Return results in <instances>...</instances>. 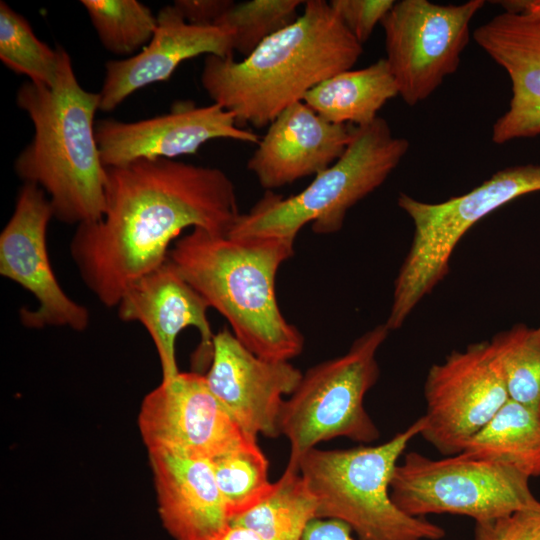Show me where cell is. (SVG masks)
I'll use <instances>...</instances> for the list:
<instances>
[{"instance_id":"22","label":"cell","mask_w":540,"mask_h":540,"mask_svg":"<svg viewBox=\"0 0 540 540\" xmlns=\"http://www.w3.org/2000/svg\"><path fill=\"white\" fill-rule=\"evenodd\" d=\"M461 453L540 477V414L508 400Z\"/></svg>"},{"instance_id":"2","label":"cell","mask_w":540,"mask_h":540,"mask_svg":"<svg viewBox=\"0 0 540 540\" xmlns=\"http://www.w3.org/2000/svg\"><path fill=\"white\" fill-rule=\"evenodd\" d=\"M300 16L241 61L207 55L201 84L240 128L260 129L326 79L351 69L363 47L325 0L304 2Z\"/></svg>"},{"instance_id":"14","label":"cell","mask_w":540,"mask_h":540,"mask_svg":"<svg viewBox=\"0 0 540 540\" xmlns=\"http://www.w3.org/2000/svg\"><path fill=\"white\" fill-rule=\"evenodd\" d=\"M96 138L106 168L195 154L213 139L259 142L257 134L238 127L234 115L218 104L198 106L190 100L176 101L168 113L139 121H98Z\"/></svg>"},{"instance_id":"10","label":"cell","mask_w":540,"mask_h":540,"mask_svg":"<svg viewBox=\"0 0 540 540\" xmlns=\"http://www.w3.org/2000/svg\"><path fill=\"white\" fill-rule=\"evenodd\" d=\"M484 5V0L447 5L395 1L381 25L385 59L407 105L425 101L457 71L470 39V23Z\"/></svg>"},{"instance_id":"29","label":"cell","mask_w":540,"mask_h":540,"mask_svg":"<svg viewBox=\"0 0 540 540\" xmlns=\"http://www.w3.org/2000/svg\"><path fill=\"white\" fill-rule=\"evenodd\" d=\"M393 0H331L329 5L341 23L361 44L393 7Z\"/></svg>"},{"instance_id":"23","label":"cell","mask_w":540,"mask_h":540,"mask_svg":"<svg viewBox=\"0 0 540 540\" xmlns=\"http://www.w3.org/2000/svg\"><path fill=\"white\" fill-rule=\"evenodd\" d=\"M316 512V499L303 477L285 469L263 500L230 523L252 529L263 540H301Z\"/></svg>"},{"instance_id":"32","label":"cell","mask_w":540,"mask_h":540,"mask_svg":"<svg viewBox=\"0 0 540 540\" xmlns=\"http://www.w3.org/2000/svg\"><path fill=\"white\" fill-rule=\"evenodd\" d=\"M352 530L345 523L334 519H314L306 528L301 540H354Z\"/></svg>"},{"instance_id":"3","label":"cell","mask_w":540,"mask_h":540,"mask_svg":"<svg viewBox=\"0 0 540 540\" xmlns=\"http://www.w3.org/2000/svg\"><path fill=\"white\" fill-rule=\"evenodd\" d=\"M294 242L235 238L196 227L173 243L168 259L248 350L289 361L303 351L304 337L282 314L275 285L280 266L294 255Z\"/></svg>"},{"instance_id":"15","label":"cell","mask_w":540,"mask_h":540,"mask_svg":"<svg viewBox=\"0 0 540 540\" xmlns=\"http://www.w3.org/2000/svg\"><path fill=\"white\" fill-rule=\"evenodd\" d=\"M204 376L245 435L276 438L283 397L295 391L303 373L289 361L258 357L224 327L214 336L213 358Z\"/></svg>"},{"instance_id":"12","label":"cell","mask_w":540,"mask_h":540,"mask_svg":"<svg viewBox=\"0 0 540 540\" xmlns=\"http://www.w3.org/2000/svg\"><path fill=\"white\" fill-rule=\"evenodd\" d=\"M151 452L212 460L247 437L208 387L204 374L179 372L145 396L138 416Z\"/></svg>"},{"instance_id":"28","label":"cell","mask_w":540,"mask_h":540,"mask_svg":"<svg viewBox=\"0 0 540 540\" xmlns=\"http://www.w3.org/2000/svg\"><path fill=\"white\" fill-rule=\"evenodd\" d=\"M301 0H250L234 3L216 26L229 30L233 49L248 56L265 39L292 24Z\"/></svg>"},{"instance_id":"25","label":"cell","mask_w":540,"mask_h":540,"mask_svg":"<svg viewBox=\"0 0 540 540\" xmlns=\"http://www.w3.org/2000/svg\"><path fill=\"white\" fill-rule=\"evenodd\" d=\"M209 462L231 519L256 506L273 487L268 477L269 462L256 438L247 437Z\"/></svg>"},{"instance_id":"5","label":"cell","mask_w":540,"mask_h":540,"mask_svg":"<svg viewBox=\"0 0 540 540\" xmlns=\"http://www.w3.org/2000/svg\"><path fill=\"white\" fill-rule=\"evenodd\" d=\"M424 426L420 416L379 445L307 451L298 470L316 499V519L341 521L359 540L443 539L446 532L441 526L404 513L390 495L394 470Z\"/></svg>"},{"instance_id":"4","label":"cell","mask_w":540,"mask_h":540,"mask_svg":"<svg viewBox=\"0 0 540 540\" xmlns=\"http://www.w3.org/2000/svg\"><path fill=\"white\" fill-rule=\"evenodd\" d=\"M16 102L34 128L31 142L15 161L17 175L44 191L57 220L77 226L100 220L107 168L94 123L99 93L80 85L69 54L61 48L56 82L46 86L27 81L18 89Z\"/></svg>"},{"instance_id":"33","label":"cell","mask_w":540,"mask_h":540,"mask_svg":"<svg viewBox=\"0 0 540 540\" xmlns=\"http://www.w3.org/2000/svg\"><path fill=\"white\" fill-rule=\"evenodd\" d=\"M212 540H263L252 529L230 523V525Z\"/></svg>"},{"instance_id":"24","label":"cell","mask_w":540,"mask_h":540,"mask_svg":"<svg viewBox=\"0 0 540 540\" xmlns=\"http://www.w3.org/2000/svg\"><path fill=\"white\" fill-rule=\"evenodd\" d=\"M509 400L540 414V333L516 324L488 341Z\"/></svg>"},{"instance_id":"31","label":"cell","mask_w":540,"mask_h":540,"mask_svg":"<svg viewBox=\"0 0 540 540\" xmlns=\"http://www.w3.org/2000/svg\"><path fill=\"white\" fill-rule=\"evenodd\" d=\"M234 3L232 0H175L173 6L187 23L212 26Z\"/></svg>"},{"instance_id":"27","label":"cell","mask_w":540,"mask_h":540,"mask_svg":"<svg viewBox=\"0 0 540 540\" xmlns=\"http://www.w3.org/2000/svg\"><path fill=\"white\" fill-rule=\"evenodd\" d=\"M0 59L29 81L52 86L57 79L61 47L52 49L34 34L28 21L0 2Z\"/></svg>"},{"instance_id":"34","label":"cell","mask_w":540,"mask_h":540,"mask_svg":"<svg viewBox=\"0 0 540 540\" xmlns=\"http://www.w3.org/2000/svg\"><path fill=\"white\" fill-rule=\"evenodd\" d=\"M500 3L505 8V11L540 17V0H515Z\"/></svg>"},{"instance_id":"11","label":"cell","mask_w":540,"mask_h":540,"mask_svg":"<svg viewBox=\"0 0 540 540\" xmlns=\"http://www.w3.org/2000/svg\"><path fill=\"white\" fill-rule=\"evenodd\" d=\"M420 436L444 456L459 454L509 400L488 341L451 352L430 367Z\"/></svg>"},{"instance_id":"18","label":"cell","mask_w":540,"mask_h":540,"mask_svg":"<svg viewBox=\"0 0 540 540\" xmlns=\"http://www.w3.org/2000/svg\"><path fill=\"white\" fill-rule=\"evenodd\" d=\"M476 44L511 80L509 107L493 124L492 141L540 136V17L505 11L477 27Z\"/></svg>"},{"instance_id":"1","label":"cell","mask_w":540,"mask_h":540,"mask_svg":"<svg viewBox=\"0 0 540 540\" xmlns=\"http://www.w3.org/2000/svg\"><path fill=\"white\" fill-rule=\"evenodd\" d=\"M240 215L222 170L140 159L107 168L104 214L77 226L70 254L88 289L114 307L130 284L167 261L183 230L227 235Z\"/></svg>"},{"instance_id":"8","label":"cell","mask_w":540,"mask_h":540,"mask_svg":"<svg viewBox=\"0 0 540 540\" xmlns=\"http://www.w3.org/2000/svg\"><path fill=\"white\" fill-rule=\"evenodd\" d=\"M389 331L385 323L379 324L357 338L345 354L303 373L284 400L278 420L280 435L290 443L285 469L299 472L300 458L321 442L345 437L366 444L379 438L364 398L378 380L377 352Z\"/></svg>"},{"instance_id":"26","label":"cell","mask_w":540,"mask_h":540,"mask_svg":"<svg viewBox=\"0 0 540 540\" xmlns=\"http://www.w3.org/2000/svg\"><path fill=\"white\" fill-rule=\"evenodd\" d=\"M102 45L111 53L131 57L151 40L157 16L137 0H82Z\"/></svg>"},{"instance_id":"35","label":"cell","mask_w":540,"mask_h":540,"mask_svg":"<svg viewBox=\"0 0 540 540\" xmlns=\"http://www.w3.org/2000/svg\"><path fill=\"white\" fill-rule=\"evenodd\" d=\"M537 330H538V331H539V333H540V327H538V328H537Z\"/></svg>"},{"instance_id":"17","label":"cell","mask_w":540,"mask_h":540,"mask_svg":"<svg viewBox=\"0 0 540 540\" xmlns=\"http://www.w3.org/2000/svg\"><path fill=\"white\" fill-rule=\"evenodd\" d=\"M156 16V30L140 52L106 63L98 92L99 110L112 111L137 90L169 79L185 60L202 54L233 56V36L229 30L189 24L173 4L163 7Z\"/></svg>"},{"instance_id":"21","label":"cell","mask_w":540,"mask_h":540,"mask_svg":"<svg viewBox=\"0 0 540 540\" xmlns=\"http://www.w3.org/2000/svg\"><path fill=\"white\" fill-rule=\"evenodd\" d=\"M398 95L385 58L361 69L340 72L311 89L303 102L334 124L364 126Z\"/></svg>"},{"instance_id":"19","label":"cell","mask_w":540,"mask_h":540,"mask_svg":"<svg viewBox=\"0 0 540 540\" xmlns=\"http://www.w3.org/2000/svg\"><path fill=\"white\" fill-rule=\"evenodd\" d=\"M349 140L350 126L331 123L300 101L268 126L247 168L271 191L327 169L342 156Z\"/></svg>"},{"instance_id":"6","label":"cell","mask_w":540,"mask_h":540,"mask_svg":"<svg viewBox=\"0 0 540 540\" xmlns=\"http://www.w3.org/2000/svg\"><path fill=\"white\" fill-rule=\"evenodd\" d=\"M409 147V141L395 136L384 118L350 125L349 143L337 161L298 194L283 197L266 191L247 213H241L227 235L295 241L308 223L315 233H335L348 210L385 182Z\"/></svg>"},{"instance_id":"16","label":"cell","mask_w":540,"mask_h":540,"mask_svg":"<svg viewBox=\"0 0 540 540\" xmlns=\"http://www.w3.org/2000/svg\"><path fill=\"white\" fill-rule=\"evenodd\" d=\"M117 307L122 321L140 322L150 334L160 359L162 381L180 372L175 343L178 334L187 327L196 328L201 338L192 356L194 372L203 374L209 368L215 336L207 316L210 307L169 259L130 284Z\"/></svg>"},{"instance_id":"13","label":"cell","mask_w":540,"mask_h":540,"mask_svg":"<svg viewBox=\"0 0 540 540\" xmlns=\"http://www.w3.org/2000/svg\"><path fill=\"white\" fill-rule=\"evenodd\" d=\"M52 217L44 191L23 183L13 214L0 234V274L32 293L38 301L35 310H19L25 327L83 331L89 325V311L64 292L48 256L46 233Z\"/></svg>"},{"instance_id":"7","label":"cell","mask_w":540,"mask_h":540,"mask_svg":"<svg viewBox=\"0 0 540 540\" xmlns=\"http://www.w3.org/2000/svg\"><path fill=\"white\" fill-rule=\"evenodd\" d=\"M540 191V165L507 167L471 191L440 203H426L400 193L398 206L414 226L410 249L394 282L385 324L400 328L422 298L447 275L450 257L464 234L508 202Z\"/></svg>"},{"instance_id":"20","label":"cell","mask_w":540,"mask_h":540,"mask_svg":"<svg viewBox=\"0 0 540 540\" xmlns=\"http://www.w3.org/2000/svg\"><path fill=\"white\" fill-rule=\"evenodd\" d=\"M164 528L175 540H212L231 517L208 460L149 453Z\"/></svg>"},{"instance_id":"9","label":"cell","mask_w":540,"mask_h":540,"mask_svg":"<svg viewBox=\"0 0 540 540\" xmlns=\"http://www.w3.org/2000/svg\"><path fill=\"white\" fill-rule=\"evenodd\" d=\"M393 503L413 517L454 514L485 525L540 500L517 470L463 453L433 459L404 453L390 484Z\"/></svg>"},{"instance_id":"30","label":"cell","mask_w":540,"mask_h":540,"mask_svg":"<svg viewBox=\"0 0 540 540\" xmlns=\"http://www.w3.org/2000/svg\"><path fill=\"white\" fill-rule=\"evenodd\" d=\"M475 540H540V501L495 522L475 525Z\"/></svg>"}]
</instances>
